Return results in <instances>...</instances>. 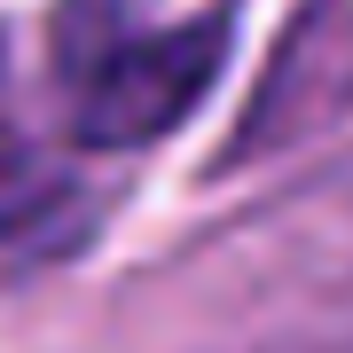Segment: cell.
I'll return each mask as SVG.
<instances>
[{"instance_id":"7a4b0ae2","label":"cell","mask_w":353,"mask_h":353,"mask_svg":"<svg viewBox=\"0 0 353 353\" xmlns=\"http://www.w3.org/2000/svg\"><path fill=\"white\" fill-rule=\"evenodd\" d=\"M338 126H353V0H314L283 32L243 126L220 150V173L228 165L290 157V150H306V141H322Z\"/></svg>"},{"instance_id":"6da1fadb","label":"cell","mask_w":353,"mask_h":353,"mask_svg":"<svg viewBox=\"0 0 353 353\" xmlns=\"http://www.w3.org/2000/svg\"><path fill=\"white\" fill-rule=\"evenodd\" d=\"M236 8L150 16L134 0H71L55 16V94L79 150H141L212 94Z\"/></svg>"},{"instance_id":"3957f363","label":"cell","mask_w":353,"mask_h":353,"mask_svg":"<svg viewBox=\"0 0 353 353\" xmlns=\"http://www.w3.org/2000/svg\"><path fill=\"white\" fill-rule=\"evenodd\" d=\"M87 220V204L63 189L39 141L24 126V102H16V71H8V48H0V267H24V259H48L55 243H71V228Z\"/></svg>"}]
</instances>
